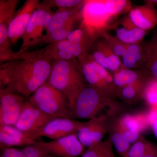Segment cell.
Masks as SVG:
<instances>
[{"mask_svg":"<svg viewBox=\"0 0 157 157\" xmlns=\"http://www.w3.org/2000/svg\"><path fill=\"white\" fill-rule=\"evenodd\" d=\"M19 53V61L9 84L2 90L21 95L28 99L47 82L52 60L46 55L45 48Z\"/></svg>","mask_w":157,"mask_h":157,"instance_id":"1","label":"cell"},{"mask_svg":"<svg viewBox=\"0 0 157 157\" xmlns=\"http://www.w3.org/2000/svg\"><path fill=\"white\" fill-rule=\"evenodd\" d=\"M47 82L67 99L70 109L79 93L86 85L80 64L76 58L53 60Z\"/></svg>","mask_w":157,"mask_h":157,"instance_id":"2","label":"cell"},{"mask_svg":"<svg viewBox=\"0 0 157 157\" xmlns=\"http://www.w3.org/2000/svg\"><path fill=\"white\" fill-rule=\"evenodd\" d=\"M120 107L114 100L107 98L98 90L86 85L70 109L69 118L88 121L104 116L101 113L103 111L107 112L110 117L119 112Z\"/></svg>","mask_w":157,"mask_h":157,"instance_id":"3","label":"cell"},{"mask_svg":"<svg viewBox=\"0 0 157 157\" xmlns=\"http://www.w3.org/2000/svg\"><path fill=\"white\" fill-rule=\"evenodd\" d=\"M80 10L59 9L52 15L40 45H48L65 40L79 27L83 21Z\"/></svg>","mask_w":157,"mask_h":157,"instance_id":"4","label":"cell"},{"mask_svg":"<svg viewBox=\"0 0 157 157\" xmlns=\"http://www.w3.org/2000/svg\"><path fill=\"white\" fill-rule=\"evenodd\" d=\"M28 100L33 106L47 115L55 118H69L70 109L67 99L47 82Z\"/></svg>","mask_w":157,"mask_h":157,"instance_id":"5","label":"cell"},{"mask_svg":"<svg viewBox=\"0 0 157 157\" xmlns=\"http://www.w3.org/2000/svg\"><path fill=\"white\" fill-rule=\"evenodd\" d=\"M86 83L110 99L117 97V89L113 82V74L96 63L89 55L78 60Z\"/></svg>","mask_w":157,"mask_h":157,"instance_id":"6","label":"cell"},{"mask_svg":"<svg viewBox=\"0 0 157 157\" xmlns=\"http://www.w3.org/2000/svg\"><path fill=\"white\" fill-rule=\"evenodd\" d=\"M45 1L40 2L32 15L22 37V44L18 52L28 51L33 46L39 44L42 41L48 23L54 12Z\"/></svg>","mask_w":157,"mask_h":157,"instance_id":"7","label":"cell"},{"mask_svg":"<svg viewBox=\"0 0 157 157\" xmlns=\"http://www.w3.org/2000/svg\"><path fill=\"white\" fill-rule=\"evenodd\" d=\"M19 0H0V63L18 59L19 53L11 49L9 36L10 23Z\"/></svg>","mask_w":157,"mask_h":157,"instance_id":"8","label":"cell"},{"mask_svg":"<svg viewBox=\"0 0 157 157\" xmlns=\"http://www.w3.org/2000/svg\"><path fill=\"white\" fill-rule=\"evenodd\" d=\"M34 145L56 157H76L83 154L85 148L76 134L49 141H37Z\"/></svg>","mask_w":157,"mask_h":157,"instance_id":"9","label":"cell"},{"mask_svg":"<svg viewBox=\"0 0 157 157\" xmlns=\"http://www.w3.org/2000/svg\"><path fill=\"white\" fill-rule=\"evenodd\" d=\"M27 100L21 95L0 89V125L14 126Z\"/></svg>","mask_w":157,"mask_h":157,"instance_id":"10","label":"cell"},{"mask_svg":"<svg viewBox=\"0 0 157 157\" xmlns=\"http://www.w3.org/2000/svg\"><path fill=\"white\" fill-rule=\"evenodd\" d=\"M83 123L84 122L69 118H55L30 136L36 140L42 137L55 140L72 134H77Z\"/></svg>","mask_w":157,"mask_h":157,"instance_id":"11","label":"cell"},{"mask_svg":"<svg viewBox=\"0 0 157 157\" xmlns=\"http://www.w3.org/2000/svg\"><path fill=\"white\" fill-rule=\"evenodd\" d=\"M101 37L98 31L86 24L83 20L79 27L67 39L72 45L74 57L79 60L89 55L93 44Z\"/></svg>","mask_w":157,"mask_h":157,"instance_id":"12","label":"cell"},{"mask_svg":"<svg viewBox=\"0 0 157 157\" xmlns=\"http://www.w3.org/2000/svg\"><path fill=\"white\" fill-rule=\"evenodd\" d=\"M54 118L34 107L27 99L14 126L30 136Z\"/></svg>","mask_w":157,"mask_h":157,"instance_id":"13","label":"cell"},{"mask_svg":"<svg viewBox=\"0 0 157 157\" xmlns=\"http://www.w3.org/2000/svg\"><path fill=\"white\" fill-rule=\"evenodd\" d=\"M108 119V117L105 116H100L84 122L76 135L85 147H90L103 140L109 131Z\"/></svg>","mask_w":157,"mask_h":157,"instance_id":"14","label":"cell"},{"mask_svg":"<svg viewBox=\"0 0 157 157\" xmlns=\"http://www.w3.org/2000/svg\"><path fill=\"white\" fill-rule=\"evenodd\" d=\"M39 0H26L15 11L9 29V36L11 45H15L22 39L33 13L40 3Z\"/></svg>","mask_w":157,"mask_h":157,"instance_id":"15","label":"cell"},{"mask_svg":"<svg viewBox=\"0 0 157 157\" xmlns=\"http://www.w3.org/2000/svg\"><path fill=\"white\" fill-rule=\"evenodd\" d=\"M82 8L83 21L86 24L98 32L109 29L108 22L112 17L107 11L104 0L86 1Z\"/></svg>","mask_w":157,"mask_h":157,"instance_id":"16","label":"cell"},{"mask_svg":"<svg viewBox=\"0 0 157 157\" xmlns=\"http://www.w3.org/2000/svg\"><path fill=\"white\" fill-rule=\"evenodd\" d=\"M130 20L135 27L148 31L157 25V9L149 0L144 4L132 7L128 13Z\"/></svg>","mask_w":157,"mask_h":157,"instance_id":"17","label":"cell"},{"mask_svg":"<svg viewBox=\"0 0 157 157\" xmlns=\"http://www.w3.org/2000/svg\"><path fill=\"white\" fill-rule=\"evenodd\" d=\"M37 140L14 126L0 125L1 148L34 145Z\"/></svg>","mask_w":157,"mask_h":157,"instance_id":"18","label":"cell"},{"mask_svg":"<svg viewBox=\"0 0 157 157\" xmlns=\"http://www.w3.org/2000/svg\"><path fill=\"white\" fill-rule=\"evenodd\" d=\"M121 61L122 68L132 70L145 69L146 56L141 43L128 45Z\"/></svg>","mask_w":157,"mask_h":157,"instance_id":"19","label":"cell"},{"mask_svg":"<svg viewBox=\"0 0 157 157\" xmlns=\"http://www.w3.org/2000/svg\"><path fill=\"white\" fill-rule=\"evenodd\" d=\"M146 59L144 70L152 79L157 80V29L154 30L151 38L141 43Z\"/></svg>","mask_w":157,"mask_h":157,"instance_id":"20","label":"cell"},{"mask_svg":"<svg viewBox=\"0 0 157 157\" xmlns=\"http://www.w3.org/2000/svg\"><path fill=\"white\" fill-rule=\"evenodd\" d=\"M151 79L148 76H146L133 84L117 90V97L130 103L143 99L145 88Z\"/></svg>","mask_w":157,"mask_h":157,"instance_id":"21","label":"cell"},{"mask_svg":"<svg viewBox=\"0 0 157 157\" xmlns=\"http://www.w3.org/2000/svg\"><path fill=\"white\" fill-rule=\"evenodd\" d=\"M44 48L46 55L52 60L76 58L73 55L72 45L67 39L48 44Z\"/></svg>","mask_w":157,"mask_h":157,"instance_id":"22","label":"cell"},{"mask_svg":"<svg viewBox=\"0 0 157 157\" xmlns=\"http://www.w3.org/2000/svg\"><path fill=\"white\" fill-rule=\"evenodd\" d=\"M146 76H148L144 69L132 70L121 68L113 74V83L117 90L127 86L133 84Z\"/></svg>","mask_w":157,"mask_h":157,"instance_id":"23","label":"cell"},{"mask_svg":"<svg viewBox=\"0 0 157 157\" xmlns=\"http://www.w3.org/2000/svg\"><path fill=\"white\" fill-rule=\"evenodd\" d=\"M103 54L108 65V71L113 74L119 70L122 67V61L107 45L102 37H100L93 44Z\"/></svg>","mask_w":157,"mask_h":157,"instance_id":"24","label":"cell"},{"mask_svg":"<svg viewBox=\"0 0 157 157\" xmlns=\"http://www.w3.org/2000/svg\"><path fill=\"white\" fill-rule=\"evenodd\" d=\"M116 36L127 45L141 43L146 36L147 31L136 27L126 29L122 27L114 29Z\"/></svg>","mask_w":157,"mask_h":157,"instance_id":"25","label":"cell"},{"mask_svg":"<svg viewBox=\"0 0 157 157\" xmlns=\"http://www.w3.org/2000/svg\"><path fill=\"white\" fill-rule=\"evenodd\" d=\"M81 157H116L110 138L90 147Z\"/></svg>","mask_w":157,"mask_h":157,"instance_id":"26","label":"cell"},{"mask_svg":"<svg viewBox=\"0 0 157 157\" xmlns=\"http://www.w3.org/2000/svg\"><path fill=\"white\" fill-rule=\"evenodd\" d=\"M107 11L111 17H117L128 13L132 6L131 1L128 0H104Z\"/></svg>","mask_w":157,"mask_h":157,"instance_id":"27","label":"cell"},{"mask_svg":"<svg viewBox=\"0 0 157 157\" xmlns=\"http://www.w3.org/2000/svg\"><path fill=\"white\" fill-rule=\"evenodd\" d=\"M99 33L117 56L121 58L124 56L126 51L128 45L122 42L116 35H110L107 31L102 30L100 31Z\"/></svg>","mask_w":157,"mask_h":157,"instance_id":"28","label":"cell"},{"mask_svg":"<svg viewBox=\"0 0 157 157\" xmlns=\"http://www.w3.org/2000/svg\"><path fill=\"white\" fill-rule=\"evenodd\" d=\"M19 59L10 61L0 65V89H5L8 86Z\"/></svg>","mask_w":157,"mask_h":157,"instance_id":"29","label":"cell"},{"mask_svg":"<svg viewBox=\"0 0 157 157\" xmlns=\"http://www.w3.org/2000/svg\"><path fill=\"white\" fill-rule=\"evenodd\" d=\"M154 144L140 136L132 144L124 156L126 157H142L148 151Z\"/></svg>","mask_w":157,"mask_h":157,"instance_id":"30","label":"cell"},{"mask_svg":"<svg viewBox=\"0 0 157 157\" xmlns=\"http://www.w3.org/2000/svg\"><path fill=\"white\" fill-rule=\"evenodd\" d=\"M143 99L151 108H157V80L151 79L147 83Z\"/></svg>","mask_w":157,"mask_h":157,"instance_id":"31","label":"cell"},{"mask_svg":"<svg viewBox=\"0 0 157 157\" xmlns=\"http://www.w3.org/2000/svg\"><path fill=\"white\" fill-rule=\"evenodd\" d=\"M51 7L59 9H74L80 10L82 8L86 1L82 0H45Z\"/></svg>","mask_w":157,"mask_h":157,"instance_id":"32","label":"cell"},{"mask_svg":"<svg viewBox=\"0 0 157 157\" xmlns=\"http://www.w3.org/2000/svg\"><path fill=\"white\" fill-rule=\"evenodd\" d=\"M21 151V157H56L48 154L35 145L24 147Z\"/></svg>","mask_w":157,"mask_h":157,"instance_id":"33","label":"cell"},{"mask_svg":"<svg viewBox=\"0 0 157 157\" xmlns=\"http://www.w3.org/2000/svg\"><path fill=\"white\" fill-rule=\"evenodd\" d=\"M0 157H21V149L14 147L1 148Z\"/></svg>","mask_w":157,"mask_h":157,"instance_id":"34","label":"cell"},{"mask_svg":"<svg viewBox=\"0 0 157 157\" xmlns=\"http://www.w3.org/2000/svg\"><path fill=\"white\" fill-rule=\"evenodd\" d=\"M142 157H157V146L153 144Z\"/></svg>","mask_w":157,"mask_h":157,"instance_id":"35","label":"cell"},{"mask_svg":"<svg viewBox=\"0 0 157 157\" xmlns=\"http://www.w3.org/2000/svg\"><path fill=\"white\" fill-rule=\"evenodd\" d=\"M151 126L154 134L157 139V118L152 124Z\"/></svg>","mask_w":157,"mask_h":157,"instance_id":"36","label":"cell"},{"mask_svg":"<svg viewBox=\"0 0 157 157\" xmlns=\"http://www.w3.org/2000/svg\"><path fill=\"white\" fill-rule=\"evenodd\" d=\"M149 1L151 2L153 4L154 6L157 9V0H149Z\"/></svg>","mask_w":157,"mask_h":157,"instance_id":"37","label":"cell"},{"mask_svg":"<svg viewBox=\"0 0 157 157\" xmlns=\"http://www.w3.org/2000/svg\"><path fill=\"white\" fill-rule=\"evenodd\" d=\"M125 157V156H123V157Z\"/></svg>","mask_w":157,"mask_h":157,"instance_id":"38","label":"cell"}]
</instances>
